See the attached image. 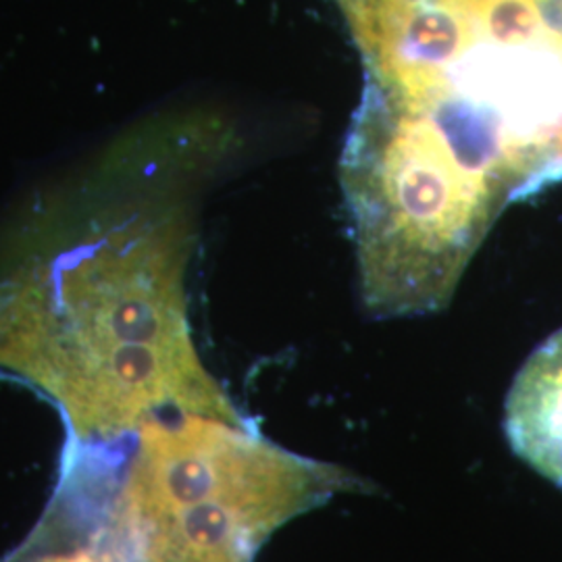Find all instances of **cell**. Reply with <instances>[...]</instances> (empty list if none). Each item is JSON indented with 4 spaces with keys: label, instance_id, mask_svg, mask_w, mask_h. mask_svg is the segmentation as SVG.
<instances>
[{
    "label": "cell",
    "instance_id": "6da1fadb",
    "mask_svg": "<svg viewBox=\"0 0 562 562\" xmlns=\"http://www.w3.org/2000/svg\"><path fill=\"white\" fill-rule=\"evenodd\" d=\"M364 65L350 127L494 225L562 181V23L546 0H336Z\"/></svg>",
    "mask_w": 562,
    "mask_h": 562
},
{
    "label": "cell",
    "instance_id": "7a4b0ae2",
    "mask_svg": "<svg viewBox=\"0 0 562 562\" xmlns=\"http://www.w3.org/2000/svg\"><path fill=\"white\" fill-rule=\"evenodd\" d=\"M0 371L53 402L74 442H123L180 415L246 423L202 369L167 271H78L2 299Z\"/></svg>",
    "mask_w": 562,
    "mask_h": 562
},
{
    "label": "cell",
    "instance_id": "3957f363",
    "mask_svg": "<svg viewBox=\"0 0 562 562\" xmlns=\"http://www.w3.org/2000/svg\"><path fill=\"white\" fill-rule=\"evenodd\" d=\"M336 483V469L265 442L246 423H146L127 443L113 496L121 562H252Z\"/></svg>",
    "mask_w": 562,
    "mask_h": 562
},
{
    "label": "cell",
    "instance_id": "277c9868",
    "mask_svg": "<svg viewBox=\"0 0 562 562\" xmlns=\"http://www.w3.org/2000/svg\"><path fill=\"white\" fill-rule=\"evenodd\" d=\"M120 459L101 446L65 443L59 483L41 521L0 562H121L111 506Z\"/></svg>",
    "mask_w": 562,
    "mask_h": 562
},
{
    "label": "cell",
    "instance_id": "5b68a950",
    "mask_svg": "<svg viewBox=\"0 0 562 562\" xmlns=\"http://www.w3.org/2000/svg\"><path fill=\"white\" fill-rule=\"evenodd\" d=\"M513 452L562 487V329L531 352L504 402Z\"/></svg>",
    "mask_w": 562,
    "mask_h": 562
}]
</instances>
